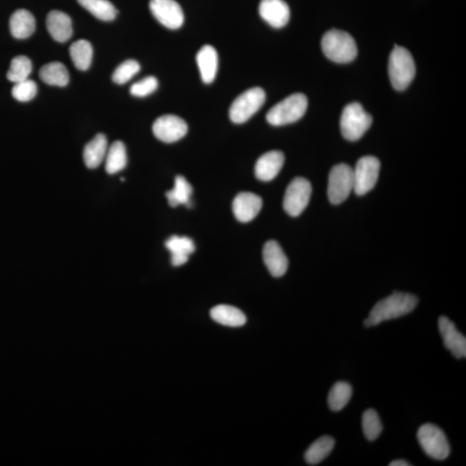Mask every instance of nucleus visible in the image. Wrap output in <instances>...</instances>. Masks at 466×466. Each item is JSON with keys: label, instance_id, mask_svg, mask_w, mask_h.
Instances as JSON below:
<instances>
[{"label": "nucleus", "instance_id": "obj_1", "mask_svg": "<svg viewBox=\"0 0 466 466\" xmlns=\"http://www.w3.org/2000/svg\"><path fill=\"white\" fill-rule=\"evenodd\" d=\"M418 303L419 300L414 295L394 292L375 305L364 324L366 328H370L381 324L383 321L397 319L414 311Z\"/></svg>", "mask_w": 466, "mask_h": 466}, {"label": "nucleus", "instance_id": "obj_2", "mask_svg": "<svg viewBox=\"0 0 466 466\" xmlns=\"http://www.w3.org/2000/svg\"><path fill=\"white\" fill-rule=\"evenodd\" d=\"M321 47L325 56L337 64L350 63L358 55L357 44L353 37L348 32L335 29L325 33Z\"/></svg>", "mask_w": 466, "mask_h": 466}, {"label": "nucleus", "instance_id": "obj_3", "mask_svg": "<svg viewBox=\"0 0 466 466\" xmlns=\"http://www.w3.org/2000/svg\"><path fill=\"white\" fill-rule=\"evenodd\" d=\"M415 64L407 49L395 45L389 60L391 84L397 91L405 90L415 76Z\"/></svg>", "mask_w": 466, "mask_h": 466}, {"label": "nucleus", "instance_id": "obj_4", "mask_svg": "<svg viewBox=\"0 0 466 466\" xmlns=\"http://www.w3.org/2000/svg\"><path fill=\"white\" fill-rule=\"evenodd\" d=\"M308 98L297 93L284 98L268 111L267 121L272 126H281L298 121L308 109Z\"/></svg>", "mask_w": 466, "mask_h": 466}, {"label": "nucleus", "instance_id": "obj_5", "mask_svg": "<svg viewBox=\"0 0 466 466\" xmlns=\"http://www.w3.org/2000/svg\"><path fill=\"white\" fill-rule=\"evenodd\" d=\"M373 121L371 115L365 111L360 103H350L345 107L341 114L342 135L349 141H357L369 130Z\"/></svg>", "mask_w": 466, "mask_h": 466}, {"label": "nucleus", "instance_id": "obj_6", "mask_svg": "<svg viewBox=\"0 0 466 466\" xmlns=\"http://www.w3.org/2000/svg\"><path fill=\"white\" fill-rule=\"evenodd\" d=\"M266 94L261 88H253L245 91L233 102L229 116L235 123L248 121L265 104Z\"/></svg>", "mask_w": 466, "mask_h": 466}, {"label": "nucleus", "instance_id": "obj_7", "mask_svg": "<svg viewBox=\"0 0 466 466\" xmlns=\"http://www.w3.org/2000/svg\"><path fill=\"white\" fill-rule=\"evenodd\" d=\"M417 439L425 453L432 459L444 460L450 455L447 436L434 424L427 423L420 427Z\"/></svg>", "mask_w": 466, "mask_h": 466}, {"label": "nucleus", "instance_id": "obj_8", "mask_svg": "<svg viewBox=\"0 0 466 466\" xmlns=\"http://www.w3.org/2000/svg\"><path fill=\"white\" fill-rule=\"evenodd\" d=\"M353 191V170L340 163L332 168L328 181V198L334 205L341 204Z\"/></svg>", "mask_w": 466, "mask_h": 466}, {"label": "nucleus", "instance_id": "obj_9", "mask_svg": "<svg viewBox=\"0 0 466 466\" xmlns=\"http://www.w3.org/2000/svg\"><path fill=\"white\" fill-rule=\"evenodd\" d=\"M381 164L373 156H366L358 160L353 170V191L358 196H364L377 184Z\"/></svg>", "mask_w": 466, "mask_h": 466}, {"label": "nucleus", "instance_id": "obj_10", "mask_svg": "<svg viewBox=\"0 0 466 466\" xmlns=\"http://www.w3.org/2000/svg\"><path fill=\"white\" fill-rule=\"evenodd\" d=\"M311 193L310 183L303 177H296L287 188L283 200L284 210L292 217L299 216L308 207Z\"/></svg>", "mask_w": 466, "mask_h": 466}, {"label": "nucleus", "instance_id": "obj_11", "mask_svg": "<svg viewBox=\"0 0 466 466\" xmlns=\"http://www.w3.org/2000/svg\"><path fill=\"white\" fill-rule=\"evenodd\" d=\"M155 137L164 143H175L185 137L188 127L183 118L168 114L158 118L153 123Z\"/></svg>", "mask_w": 466, "mask_h": 466}, {"label": "nucleus", "instance_id": "obj_12", "mask_svg": "<svg viewBox=\"0 0 466 466\" xmlns=\"http://www.w3.org/2000/svg\"><path fill=\"white\" fill-rule=\"evenodd\" d=\"M150 9L155 19L171 30H177L183 24V9L175 0H151Z\"/></svg>", "mask_w": 466, "mask_h": 466}, {"label": "nucleus", "instance_id": "obj_13", "mask_svg": "<svg viewBox=\"0 0 466 466\" xmlns=\"http://www.w3.org/2000/svg\"><path fill=\"white\" fill-rule=\"evenodd\" d=\"M439 330L445 348L450 350L453 357L465 358L466 339L457 329L455 324L447 317L441 316L439 319Z\"/></svg>", "mask_w": 466, "mask_h": 466}, {"label": "nucleus", "instance_id": "obj_14", "mask_svg": "<svg viewBox=\"0 0 466 466\" xmlns=\"http://www.w3.org/2000/svg\"><path fill=\"white\" fill-rule=\"evenodd\" d=\"M259 14L270 26L280 29L290 21V10L283 0H262Z\"/></svg>", "mask_w": 466, "mask_h": 466}, {"label": "nucleus", "instance_id": "obj_15", "mask_svg": "<svg viewBox=\"0 0 466 466\" xmlns=\"http://www.w3.org/2000/svg\"><path fill=\"white\" fill-rule=\"evenodd\" d=\"M262 198L253 193L243 192L238 193L233 203V211L238 221L250 222L261 211Z\"/></svg>", "mask_w": 466, "mask_h": 466}, {"label": "nucleus", "instance_id": "obj_16", "mask_svg": "<svg viewBox=\"0 0 466 466\" xmlns=\"http://www.w3.org/2000/svg\"><path fill=\"white\" fill-rule=\"evenodd\" d=\"M263 258L268 270L274 278H281L285 275L288 260L278 242L270 240L266 243L263 250Z\"/></svg>", "mask_w": 466, "mask_h": 466}, {"label": "nucleus", "instance_id": "obj_17", "mask_svg": "<svg viewBox=\"0 0 466 466\" xmlns=\"http://www.w3.org/2000/svg\"><path fill=\"white\" fill-rule=\"evenodd\" d=\"M283 152L272 151L260 156L255 166V175L263 181H270L275 178L281 171L284 164Z\"/></svg>", "mask_w": 466, "mask_h": 466}, {"label": "nucleus", "instance_id": "obj_18", "mask_svg": "<svg viewBox=\"0 0 466 466\" xmlns=\"http://www.w3.org/2000/svg\"><path fill=\"white\" fill-rule=\"evenodd\" d=\"M46 26L52 39L59 43L67 42L73 35L72 20L61 11H52L47 16Z\"/></svg>", "mask_w": 466, "mask_h": 466}, {"label": "nucleus", "instance_id": "obj_19", "mask_svg": "<svg viewBox=\"0 0 466 466\" xmlns=\"http://www.w3.org/2000/svg\"><path fill=\"white\" fill-rule=\"evenodd\" d=\"M196 61L202 81L207 84L212 83L218 71V57L216 49L211 45H205L198 52Z\"/></svg>", "mask_w": 466, "mask_h": 466}, {"label": "nucleus", "instance_id": "obj_20", "mask_svg": "<svg viewBox=\"0 0 466 466\" xmlns=\"http://www.w3.org/2000/svg\"><path fill=\"white\" fill-rule=\"evenodd\" d=\"M165 246L171 251V263L176 267L185 265L189 255L196 250L192 239L188 237L172 236L165 243Z\"/></svg>", "mask_w": 466, "mask_h": 466}, {"label": "nucleus", "instance_id": "obj_21", "mask_svg": "<svg viewBox=\"0 0 466 466\" xmlns=\"http://www.w3.org/2000/svg\"><path fill=\"white\" fill-rule=\"evenodd\" d=\"M108 143L104 134H98L84 148L83 159L86 166L96 168L106 159Z\"/></svg>", "mask_w": 466, "mask_h": 466}, {"label": "nucleus", "instance_id": "obj_22", "mask_svg": "<svg viewBox=\"0 0 466 466\" xmlns=\"http://www.w3.org/2000/svg\"><path fill=\"white\" fill-rule=\"evenodd\" d=\"M36 30V20L30 11L24 9L16 11L10 19L11 35L18 39L30 37Z\"/></svg>", "mask_w": 466, "mask_h": 466}, {"label": "nucleus", "instance_id": "obj_23", "mask_svg": "<svg viewBox=\"0 0 466 466\" xmlns=\"http://www.w3.org/2000/svg\"><path fill=\"white\" fill-rule=\"evenodd\" d=\"M211 318L216 323L226 327L239 328L246 323V316L238 308L229 305H218L210 312Z\"/></svg>", "mask_w": 466, "mask_h": 466}, {"label": "nucleus", "instance_id": "obj_24", "mask_svg": "<svg viewBox=\"0 0 466 466\" xmlns=\"http://www.w3.org/2000/svg\"><path fill=\"white\" fill-rule=\"evenodd\" d=\"M39 76L45 83L51 86H66L69 82L67 68L59 61L43 66Z\"/></svg>", "mask_w": 466, "mask_h": 466}, {"label": "nucleus", "instance_id": "obj_25", "mask_svg": "<svg viewBox=\"0 0 466 466\" xmlns=\"http://www.w3.org/2000/svg\"><path fill=\"white\" fill-rule=\"evenodd\" d=\"M69 54L73 64L81 71H86L92 64L93 51L88 41L84 39L76 41L70 46Z\"/></svg>", "mask_w": 466, "mask_h": 466}, {"label": "nucleus", "instance_id": "obj_26", "mask_svg": "<svg viewBox=\"0 0 466 466\" xmlns=\"http://www.w3.org/2000/svg\"><path fill=\"white\" fill-rule=\"evenodd\" d=\"M334 445L335 440L332 437L328 435L320 437L305 452V460L311 465L320 464L332 452Z\"/></svg>", "mask_w": 466, "mask_h": 466}, {"label": "nucleus", "instance_id": "obj_27", "mask_svg": "<svg viewBox=\"0 0 466 466\" xmlns=\"http://www.w3.org/2000/svg\"><path fill=\"white\" fill-rule=\"evenodd\" d=\"M193 193V188L191 183L186 180L185 177L176 176L175 187L172 191L166 193V197L171 207L176 208L180 205H185L191 207V197Z\"/></svg>", "mask_w": 466, "mask_h": 466}, {"label": "nucleus", "instance_id": "obj_28", "mask_svg": "<svg viewBox=\"0 0 466 466\" xmlns=\"http://www.w3.org/2000/svg\"><path fill=\"white\" fill-rule=\"evenodd\" d=\"M77 1L101 21L110 22L116 19L118 11L108 0H77Z\"/></svg>", "mask_w": 466, "mask_h": 466}, {"label": "nucleus", "instance_id": "obj_29", "mask_svg": "<svg viewBox=\"0 0 466 466\" xmlns=\"http://www.w3.org/2000/svg\"><path fill=\"white\" fill-rule=\"evenodd\" d=\"M127 165V153L125 144L121 141L114 142L106 156V171L113 175L121 171Z\"/></svg>", "mask_w": 466, "mask_h": 466}, {"label": "nucleus", "instance_id": "obj_30", "mask_svg": "<svg viewBox=\"0 0 466 466\" xmlns=\"http://www.w3.org/2000/svg\"><path fill=\"white\" fill-rule=\"evenodd\" d=\"M353 395V387L346 382H338L330 390L328 406L330 410L338 412L348 405Z\"/></svg>", "mask_w": 466, "mask_h": 466}, {"label": "nucleus", "instance_id": "obj_31", "mask_svg": "<svg viewBox=\"0 0 466 466\" xmlns=\"http://www.w3.org/2000/svg\"><path fill=\"white\" fill-rule=\"evenodd\" d=\"M32 72V63L27 56H19L12 59L7 72V79L14 83L26 81Z\"/></svg>", "mask_w": 466, "mask_h": 466}, {"label": "nucleus", "instance_id": "obj_32", "mask_svg": "<svg viewBox=\"0 0 466 466\" xmlns=\"http://www.w3.org/2000/svg\"><path fill=\"white\" fill-rule=\"evenodd\" d=\"M363 431L365 438L369 441L376 440L383 431V425L378 412L374 410H367L362 417Z\"/></svg>", "mask_w": 466, "mask_h": 466}, {"label": "nucleus", "instance_id": "obj_33", "mask_svg": "<svg viewBox=\"0 0 466 466\" xmlns=\"http://www.w3.org/2000/svg\"><path fill=\"white\" fill-rule=\"evenodd\" d=\"M140 71V64L135 60H127L115 69L113 81L118 85L126 84Z\"/></svg>", "mask_w": 466, "mask_h": 466}, {"label": "nucleus", "instance_id": "obj_34", "mask_svg": "<svg viewBox=\"0 0 466 466\" xmlns=\"http://www.w3.org/2000/svg\"><path fill=\"white\" fill-rule=\"evenodd\" d=\"M37 93V86L34 81L27 79L15 83L11 90L12 96L20 102H28L35 98Z\"/></svg>", "mask_w": 466, "mask_h": 466}, {"label": "nucleus", "instance_id": "obj_35", "mask_svg": "<svg viewBox=\"0 0 466 466\" xmlns=\"http://www.w3.org/2000/svg\"><path fill=\"white\" fill-rule=\"evenodd\" d=\"M158 88V79L154 76H148L131 86L130 93L135 97L143 98L150 96Z\"/></svg>", "mask_w": 466, "mask_h": 466}, {"label": "nucleus", "instance_id": "obj_36", "mask_svg": "<svg viewBox=\"0 0 466 466\" xmlns=\"http://www.w3.org/2000/svg\"><path fill=\"white\" fill-rule=\"evenodd\" d=\"M390 466H410L411 465L408 462L402 460H395L391 462Z\"/></svg>", "mask_w": 466, "mask_h": 466}]
</instances>
